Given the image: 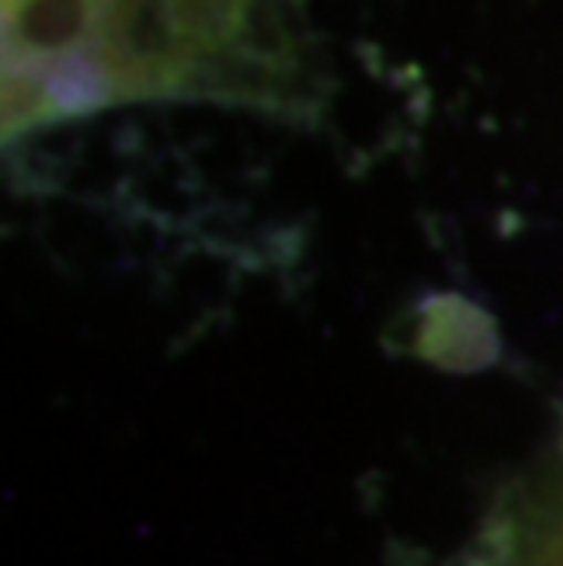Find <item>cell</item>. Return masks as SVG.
<instances>
[{"instance_id":"obj_1","label":"cell","mask_w":563,"mask_h":566,"mask_svg":"<svg viewBox=\"0 0 563 566\" xmlns=\"http://www.w3.org/2000/svg\"><path fill=\"white\" fill-rule=\"evenodd\" d=\"M95 63L111 103L195 95L201 63L179 38L169 0H100Z\"/></svg>"},{"instance_id":"obj_3","label":"cell","mask_w":563,"mask_h":566,"mask_svg":"<svg viewBox=\"0 0 563 566\" xmlns=\"http://www.w3.org/2000/svg\"><path fill=\"white\" fill-rule=\"evenodd\" d=\"M179 38L198 55L201 70L234 55L253 0H169Z\"/></svg>"},{"instance_id":"obj_2","label":"cell","mask_w":563,"mask_h":566,"mask_svg":"<svg viewBox=\"0 0 563 566\" xmlns=\"http://www.w3.org/2000/svg\"><path fill=\"white\" fill-rule=\"evenodd\" d=\"M100 0H0V59L63 66L95 55Z\"/></svg>"}]
</instances>
